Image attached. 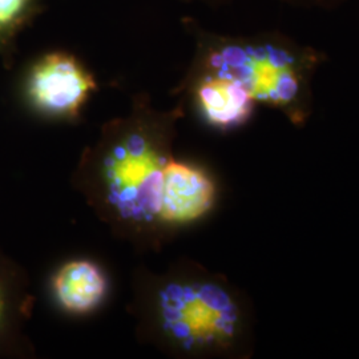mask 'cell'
<instances>
[{"label": "cell", "instance_id": "obj_1", "mask_svg": "<svg viewBox=\"0 0 359 359\" xmlns=\"http://www.w3.org/2000/svg\"><path fill=\"white\" fill-rule=\"evenodd\" d=\"M169 157L147 135L132 132L105 154L103 181L116 213L133 222L158 218L163 172Z\"/></svg>", "mask_w": 359, "mask_h": 359}, {"label": "cell", "instance_id": "obj_2", "mask_svg": "<svg viewBox=\"0 0 359 359\" xmlns=\"http://www.w3.org/2000/svg\"><path fill=\"white\" fill-rule=\"evenodd\" d=\"M158 309L164 330L188 350L226 345L237 330L231 295L213 283H170L160 293Z\"/></svg>", "mask_w": 359, "mask_h": 359}, {"label": "cell", "instance_id": "obj_3", "mask_svg": "<svg viewBox=\"0 0 359 359\" xmlns=\"http://www.w3.org/2000/svg\"><path fill=\"white\" fill-rule=\"evenodd\" d=\"M210 65L218 75L238 80L253 100L285 105L298 92L293 59L273 47H228L216 53Z\"/></svg>", "mask_w": 359, "mask_h": 359}, {"label": "cell", "instance_id": "obj_4", "mask_svg": "<svg viewBox=\"0 0 359 359\" xmlns=\"http://www.w3.org/2000/svg\"><path fill=\"white\" fill-rule=\"evenodd\" d=\"M96 84L72 56L52 53L31 71L27 93L39 111L48 115H75Z\"/></svg>", "mask_w": 359, "mask_h": 359}, {"label": "cell", "instance_id": "obj_5", "mask_svg": "<svg viewBox=\"0 0 359 359\" xmlns=\"http://www.w3.org/2000/svg\"><path fill=\"white\" fill-rule=\"evenodd\" d=\"M215 197V184L205 172L169 158L163 172L158 219L168 224L192 222L210 210Z\"/></svg>", "mask_w": 359, "mask_h": 359}, {"label": "cell", "instance_id": "obj_6", "mask_svg": "<svg viewBox=\"0 0 359 359\" xmlns=\"http://www.w3.org/2000/svg\"><path fill=\"white\" fill-rule=\"evenodd\" d=\"M197 99L206 120L218 128L238 127L253 111V99L244 86L233 77L218 74L204 79Z\"/></svg>", "mask_w": 359, "mask_h": 359}, {"label": "cell", "instance_id": "obj_7", "mask_svg": "<svg viewBox=\"0 0 359 359\" xmlns=\"http://www.w3.org/2000/svg\"><path fill=\"white\" fill-rule=\"evenodd\" d=\"M53 293L60 305L72 313H87L103 299L105 277L90 261H71L53 278Z\"/></svg>", "mask_w": 359, "mask_h": 359}, {"label": "cell", "instance_id": "obj_8", "mask_svg": "<svg viewBox=\"0 0 359 359\" xmlns=\"http://www.w3.org/2000/svg\"><path fill=\"white\" fill-rule=\"evenodd\" d=\"M20 311L19 292L13 270L0 261V347L7 345L15 332Z\"/></svg>", "mask_w": 359, "mask_h": 359}, {"label": "cell", "instance_id": "obj_9", "mask_svg": "<svg viewBox=\"0 0 359 359\" xmlns=\"http://www.w3.org/2000/svg\"><path fill=\"white\" fill-rule=\"evenodd\" d=\"M25 4L26 0H0V31L15 22Z\"/></svg>", "mask_w": 359, "mask_h": 359}]
</instances>
